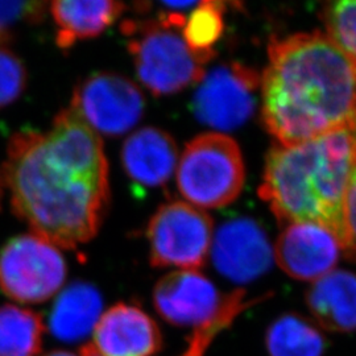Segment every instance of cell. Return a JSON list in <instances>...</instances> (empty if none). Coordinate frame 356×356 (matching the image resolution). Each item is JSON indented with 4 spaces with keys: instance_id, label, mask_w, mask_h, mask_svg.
<instances>
[{
    "instance_id": "obj_5",
    "label": "cell",
    "mask_w": 356,
    "mask_h": 356,
    "mask_svg": "<svg viewBox=\"0 0 356 356\" xmlns=\"http://www.w3.org/2000/svg\"><path fill=\"white\" fill-rule=\"evenodd\" d=\"M245 168L236 141L225 134H202L186 145L177 166L179 193L195 207L232 204L242 193Z\"/></svg>"
},
{
    "instance_id": "obj_26",
    "label": "cell",
    "mask_w": 356,
    "mask_h": 356,
    "mask_svg": "<svg viewBox=\"0 0 356 356\" xmlns=\"http://www.w3.org/2000/svg\"><path fill=\"white\" fill-rule=\"evenodd\" d=\"M44 356H78L76 354H73V353H69V351H64V350H54V351H51V353H48V354H45Z\"/></svg>"
},
{
    "instance_id": "obj_16",
    "label": "cell",
    "mask_w": 356,
    "mask_h": 356,
    "mask_svg": "<svg viewBox=\"0 0 356 356\" xmlns=\"http://www.w3.org/2000/svg\"><path fill=\"white\" fill-rule=\"evenodd\" d=\"M57 28L56 42L61 49L76 41L101 35L124 11V4L110 0H57L49 3Z\"/></svg>"
},
{
    "instance_id": "obj_11",
    "label": "cell",
    "mask_w": 356,
    "mask_h": 356,
    "mask_svg": "<svg viewBox=\"0 0 356 356\" xmlns=\"http://www.w3.org/2000/svg\"><path fill=\"white\" fill-rule=\"evenodd\" d=\"M210 252L216 270L238 284L266 275L273 261L266 231L250 218L223 223L213 236Z\"/></svg>"
},
{
    "instance_id": "obj_17",
    "label": "cell",
    "mask_w": 356,
    "mask_h": 356,
    "mask_svg": "<svg viewBox=\"0 0 356 356\" xmlns=\"http://www.w3.org/2000/svg\"><path fill=\"white\" fill-rule=\"evenodd\" d=\"M99 291L89 282L76 281L65 288L51 307V335L66 343H74L92 332L102 316Z\"/></svg>"
},
{
    "instance_id": "obj_18",
    "label": "cell",
    "mask_w": 356,
    "mask_h": 356,
    "mask_svg": "<svg viewBox=\"0 0 356 356\" xmlns=\"http://www.w3.org/2000/svg\"><path fill=\"white\" fill-rule=\"evenodd\" d=\"M266 346L269 356H322L327 342L316 323L288 313L269 325Z\"/></svg>"
},
{
    "instance_id": "obj_8",
    "label": "cell",
    "mask_w": 356,
    "mask_h": 356,
    "mask_svg": "<svg viewBox=\"0 0 356 356\" xmlns=\"http://www.w3.org/2000/svg\"><path fill=\"white\" fill-rule=\"evenodd\" d=\"M145 101L126 76L98 73L76 86L70 108L99 136L118 138L140 122Z\"/></svg>"
},
{
    "instance_id": "obj_24",
    "label": "cell",
    "mask_w": 356,
    "mask_h": 356,
    "mask_svg": "<svg viewBox=\"0 0 356 356\" xmlns=\"http://www.w3.org/2000/svg\"><path fill=\"white\" fill-rule=\"evenodd\" d=\"M23 61L7 47H0V107L15 102L26 89Z\"/></svg>"
},
{
    "instance_id": "obj_25",
    "label": "cell",
    "mask_w": 356,
    "mask_h": 356,
    "mask_svg": "<svg viewBox=\"0 0 356 356\" xmlns=\"http://www.w3.org/2000/svg\"><path fill=\"white\" fill-rule=\"evenodd\" d=\"M81 356H101L97 351H95V348L92 347V344H86V346H83L82 347V350H81Z\"/></svg>"
},
{
    "instance_id": "obj_1",
    "label": "cell",
    "mask_w": 356,
    "mask_h": 356,
    "mask_svg": "<svg viewBox=\"0 0 356 356\" xmlns=\"http://www.w3.org/2000/svg\"><path fill=\"white\" fill-rule=\"evenodd\" d=\"M0 173L33 234L66 250L98 234L110 202L108 163L101 136L70 107L47 132L13 135Z\"/></svg>"
},
{
    "instance_id": "obj_19",
    "label": "cell",
    "mask_w": 356,
    "mask_h": 356,
    "mask_svg": "<svg viewBox=\"0 0 356 356\" xmlns=\"http://www.w3.org/2000/svg\"><path fill=\"white\" fill-rule=\"evenodd\" d=\"M44 331V321L36 312L20 306H0V356H38Z\"/></svg>"
},
{
    "instance_id": "obj_2",
    "label": "cell",
    "mask_w": 356,
    "mask_h": 356,
    "mask_svg": "<svg viewBox=\"0 0 356 356\" xmlns=\"http://www.w3.org/2000/svg\"><path fill=\"white\" fill-rule=\"evenodd\" d=\"M260 85L263 122L281 145L355 127V61L325 33L273 40Z\"/></svg>"
},
{
    "instance_id": "obj_10",
    "label": "cell",
    "mask_w": 356,
    "mask_h": 356,
    "mask_svg": "<svg viewBox=\"0 0 356 356\" xmlns=\"http://www.w3.org/2000/svg\"><path fill=\"white\" fill-rule=\"evenodd\" d=\"M229 298L198 270H176L160 279L153 305L160 317L178 327H200L216 318Z\"/></svg>"
},
{
    "instance_id": "obj_12",
    "label": "cell",
    "mask_w": 356,
    "mask_h": 356,
    "mask_svg": "<svg viewBox=\"0 0 356 356\" xmlns=\"http://www.w3.org/2000/svg\"><path fill=\"white\" fill-rule=\"evenodd\" d=\"M342 245L331 229L312 222L289 223L273 248V259L293 279L316 281L337 267Z\"/></svg>"
},
{
    "instance_id": "obj_22",
    "label": "cell",
    "mask_w": 356,
    "mask_h": 356,
    "mask_svg": "<svg viewBox=\"0 0 356 356\" xmlns=\"http://www.w3.org/2000/svg\"><path fill=\"white\" fill-rule=\"evenodd\" d=\"M250 305L251 302H245V292L243 289L229 293L226 305L223 306L216 318L209 321L207 323L194 330L189 339L188 350L182 356H204L216 334L229 326L234 319Z\"/></svg>"
},
{
    "instance_id": "obj_4",
    "label": "cell",
    "mask_w": 356,
    "mask_h": 356,
    "mask_svg": "<svg viewBox=\"0 0 356 356\" xmlns=\"http://www.w3.org/2000/svg\"><path fill=\"white\" fill-rule=\"evenodd\" d=\"M122 32L128 40V51L141 83L154 95L176 94L200 83L204 64L216 51H191L179 29L160 26L152 20H126Z\"/></svg>"
},
{
    "instance_id": "obj_15",
    "label": "cell",
    "mask_w": 356,
    "mask_h": 356,
    "mask_svg": "<svg viewBox=\"0 0 356 356\" xmlns=\"http://www.w3.org/2000/svg\"><path fill=\"white\" fill-rule=\"evenodd\" d=\"M355 276L344 269H334L313 281L306 292V305L317 326L331 332L355 329Z\"/></svg>"
},
{
    "instance_id": "obj_7",
    "label": "cell",
    "mask_w": 356,
    "mask_h": 356,
    "mask_svg": "<svg viewBox=\"0 0 356 356\" xmlns=\"http://www.w3.org/2000/svg\"><path fill=\"white\" fill-rule=\"evenodd\" d=\"M214 236L211 216L188 202L163 204L151 218L147 239L153 267H204Z\"/></svg>"
},
{
    "instance_id": "obj_3",
    "label": "cell",
    "mask_w": 356,
    "mask_h": 356,
    "mask_svg": "<svg viewBox=\"0 0 356 356\" xmlns=\"http://www.w3.org/2000/svg\"><path fill=\"white\" fill-rule=\"evenodd\" d=\"M353 176L354 128H343L314 140L272 147L259 195L279 222H312L331 229L343 251L342 204Z\"/></svg>"
},
{
    "instance_id": "obj_20",
    "label": "cell",
    "mask_w": 356,
    "mask_h": 356,
    "mask_svg": "<svg viewBox=\"0 0 356 356\" xmlns=\"http://www.w3.org/2000/svg\"><path fill=\"white\" fill-rule=\"evenodd\" d=\"M223 1H201L189 15L182 28V38L191 51L198 53L216 51L213 47L223 35Z\"/></svg>"
},
{
    "instance_id": "obj_23",
    "label": "cell",
    "mask_w": 356,
    "mask_h": 356,
    "mask_svg": "<svg viewBox=\"0 0 356 356\" xmlns=\"http://www.w3.org/2000/svg\"><path fill=\"white\" fill-rule=\"evenodd\" d=\"M47 7L45 1H0V47L13 40L20 24L42 20Z\"/></svg>"
},
{
    "instance_id": "obj_9",
    "label": "cell",
    "mask_w": 356,
    "mask_h": 356,
    "mask_svg": "<svg viewBox=\"0 0 356 356\" xmlns=\"http://www.w3.org/2000/svg\"><path fill=\"white\" fill-rule=\"evenodd\" d=\"M259 85V73L245 65L218 66L202 78L195 91V116L206 126L222 131L241 127L254 114Z\"/></svg>"
},
{
    "instance_id": "obj_13",
    "label": "cell",
    "mask_w": 356,
    "mask_h": 356,
    "mask_svg": "<svg viewBox=\"0 0 356 356\" xmlns=\"http://www.w3.org/2000/svg\"><path fill=\"white\" fill-rule=\"evenodd\" d=\"M91 344L101 356H154L161 351L163 335L141 307L120 302L98 319Z\"/></svg>"
},
{
    "instance_id": "obj_21",
    "label": "cell",
    "mask_w": 356,
    "mask_h": 356,
    "mask_svg": "<svg viewBox=\"0 0 356 356\" xmlns=\"http://www.w3.org/2000/svg\"><path fill=\"white\" fill-rule=\"evenodd\" d=\"M355 13L354 0L331 1L322 10L325 35L353 61H355Z\"/></svg>"
},
{
    "instance_id": "obj_27",
    "label": "cell",
    "mask_w": 356,
    "mask_h": 356,
    "mask_svg": "<svg viewBox=\"0 0 356 356\" xmlns=\"http://www.w3.org/2000/svg\"><path fill=\"white\" fill-rule=\"evenodd\" d=\"M3 191H4V185H3V179H1V173H0V204H1V198H3Z\"/></svg>"
},
{
    "instance_id": "obj_14",
    "label": "cell",
    "mask_w": 356,
    "mask_h": 356,
    "mask_svg": "<svg viewBox=\"0 0 356 356\" xmlns=\"http://www.w3.org/2000/svg\"><path fill=\"white\" fill-rule=\"evenodd\" d=\"M122 161L132 181L148 188L161 186L176 170L177 144L160 128H141L124 141Z\"/></svg>"
},
{
    "instance_id": "obj_6",
    "label": "cell",
    "mask_w": 356,
    "mask_h": 356,
    "mask_svg": "<svg viewBox=\"0 0 356 356\" xmlns=\"http://www.w3.org/2000/svg\"><path fill=\"white\" fill-rule=\"evenodd\" d=\"M58 247L36 234L15 236L0 250V291L22 304L45 302L66 280Z\"/></svg>"
}]
</instances>
